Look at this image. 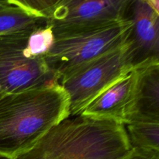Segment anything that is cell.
<instances>
[{"mask_svg": "<svg viewBox=\"0 0 159 159\" xmlns=\"http://www.w3.org/2000/svg\"><path fill=\"white\" fill-rule=\"evenodd\" d=\"M35 29L0 37L2 94L58 83L57 77L50 71L43 58H32L25 53L28 37Z\"/></svg>", "mask_w": 159, "mask_h": 159, "instance_id": "cell-5", "label": "cell"}, {"mask_svg": "<svg viewBox=\"0 0 159 159\" xmlns=\"http://www.w3.org/2000/svg\"><path fill=\"white\" fill-rule=\"evenodd\" d=\"M123 159H159V152L133 149L128 155Z\"/></svg>", "mask_w": 159, "mask_h": 159, "instance_id": "cell-14", "label": "cell"}, {"mask_svg": "<svg viewBox=\"0 0 159 159\" xmlns=\"http://www.w3.org/2000/svg\"><path fill=\"white\" fill-rule=\"evenodd\" d=\"M68 116L69 99L59 83L1 95L0 155L16 159Z\"/></svg>", "mask_w": 159, "mask_h": 159, "instance_id": "cell-1", "label": "cell"}, {"mask_svg": "<svg viewBox=\"0 0 159 159\" xmlns=\"http://www.w3.org/2000/svg\"><path fill=\"white\" fill-rule=\"evenodd\" d=\"M128 0H57L48 21L53 33L95 29L123 20Z\"/></svg>", "mask_w": 159, "mask_h": 159, "instance_id": "cell-7", "label": "cell"}, {"mask_svg": "<svg viewBox=\"0 0 159 159\" xmlns=\"http://www.w3.org/2000/svg\"><path fill=\"white\" fill-rule=\"evenodd\" d=\"M130 22L123 18L102 27L54 34V42L43 57L51 72L60 80L79 67L124 44Z\"/></svg>", "mask_w": 159, "mask_h": 159, "instance_id": "cell-3", "label": "cell"}, {"mask_svg": "<svg viewBox=\"0 0 159 159\" xmlns=\"http://www.w3.org/2000/svg\"><path fill=\"white\" fill-rule=\"evenodd\" d=\"M54 42L53 30L49 25L40 26L32 31L25 48L26 56L32 58H43Z\"/></svg>", "mask_w": 159, "mask_h": 159, "instance_id": "cell-12", "label": "cell"}, {"mask_svg": "<svg viewBox=\"0 0 159 159\" xmlns=\"http://www.w3.org/2000/svg\"><path fill=\"white\" fill-rule=\"evenodd\" d=\"M130 69L123 44L64 75L58 83L69 99V116L80 115L95 98Z\"/></svg>", "mask_w": 159, "mask_h": 159, "instance_id": "cell-4", "label": "cell"}, {"mask_svg": "<svg viewBox=\"0 0 159 159\" xmlns=\"http://www.w3.org/2000/svg\"><path fill=\"white\" fill-rule=\"evenodd\" d=\"M136 71L132 68L95 98L80 115L125 124L133 97Z\"/></svg>", "mask_w": 159, "mask_h": 159, "instance_id": "cell-8", "label": "cell"}, {"mask_svg": "<svg viewBox=\"0 0 159 159\" xmlns=\"http://www.w3.org/2000/svg\"><path fill=\"white\" fill-rule=\"evenodd\" d=\"M48 24L17 3L16 0L0 1V37L35 29Z\"/></svg>", "mask_w": 159, "mask_h": 159, "instance_id": "cell-10", "label": "cell"}, {"mask_svg": "<svg viewBox=\"0 0 159 159\" xmlns=\"http://www.w3.org/2000/svg\"><path fill=\"white\" fill-rule=\"evenodd\" d=\"M130 27L124 45L132 68L159 61V2L128 0L124 17Z\"/></svg>", "mask_w": 159, "mask_h": 159, "instance_id": "cell-6", "label": "cell"}, {"mask_svg": "<svg viewBox=\"0 0 159 159\" xmlns=\"http://www.w3.org/2000/svg\"><path fill=\"white\" fill-rule=\"evenodd\" d=\"M16 2L31 14L48 22L57 0H16Z\"/></svg>", "mask_w": 159, "mask_h": 159, "instance_id": "cell-13", "label": "cell"}, {"mask_svg": "<svg viewBox=\"0 0 159 159\" xmlns=\"http://www.w3.org/2000/svg\"><path fill=\"white\" fill-rule=\"evenodd\" d=\"M124 127L133 149L159 152V123L136 121Z\"/></svg>", "mask_w": 159, "mask_h": 159, "instance_id": "cell-11", "label": "cell"}, {"mask_svg": "<svg viewBox=\"0 0 159 159\" xmlns=\"http://www.w3.org/2000/svg\"><path fill=\"white\" fill-rule=\"evenodd\" d=\"M134 69L136 81L125 124L136 121L159 123V61Z\"/></svg>", "mask_w": 159, "mask_h": 159, "instance_id": "cell-9", "label": "cell"}, {"mask_svg": "<svg viewBox=\"0 0 159 159\" xmlns=\"http://www.w3.org/2000/svg\"><path fill=\"white\" fill-rule=\"evenodd\" d=\"M132 151L124 124L78 115L61 121L16 159H123Z\"/></svg>", "mask_w": 159, "mask_h": 159, "instance_id": "cell-2", "label": "cell"}, {"mask_svg": "<svg viewBox=\"0 0 159 159\" xmlns=\"http://www.w3.org/2000/svg\"><path fill=\"white\" fill-rule=\"evenodd\" d=\"M0 159H11L9 158H7V157H5V156H2V155H0Z\"/></svg>", "mask_w": 159, "mask_h": 159, "instance_id": "cell-15", "label": "cell"}, {"mask_svg": "<svg viewBox=\"0 0 159 159\" xmlns=\"http://www.w3.org/2000/svg\"><path fill=\"white\" fill-rule=\"evenodd\" d=\"M1 95H2V93H1V92H0V96H1Z\"/></svg>", "mask_w": 159, "mask_h": 159, "instance_id": "cell-16", "label": "cell"}]
</instances>
